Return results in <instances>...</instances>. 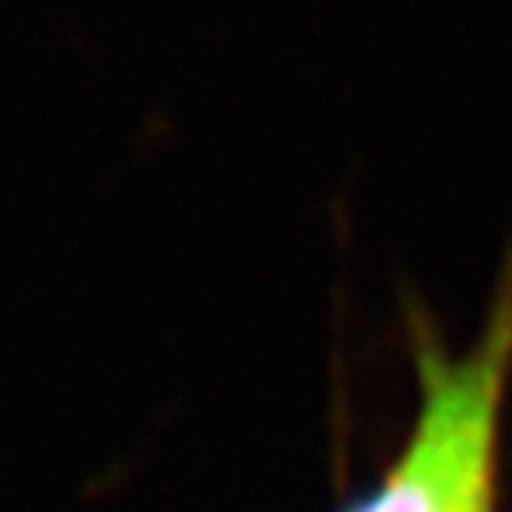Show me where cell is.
Here are the masks:
<instances>
[{
	"label": "cell",
	"mask_w": 512,
	"mask_h": 512,
	"mask_svg": "<svg viewBox=\"0 0 512 512\" xmlns=\"http://www.w3.org/2000/svg\"><path fill=\"white\" fill-rule=\"evenodd\" d=\"M512 376V262L478 342L421 353V410L384 486L349 512H497V452Z\"/></svg>",
	"instance_id": "1"
}]
</instances>
